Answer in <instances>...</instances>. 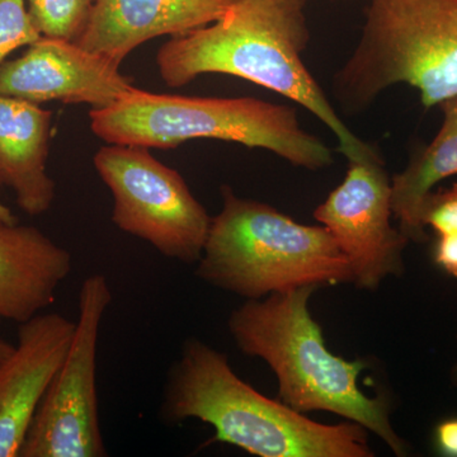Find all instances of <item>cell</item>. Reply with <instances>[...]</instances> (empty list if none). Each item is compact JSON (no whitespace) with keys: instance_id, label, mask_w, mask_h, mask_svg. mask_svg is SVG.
I'll list each match as a JSON object with an SVG mask.
<instances>
[{"instance_id":"1","label":"cell","mask_w":457,"mask_h":457,"mask_svg":"<svg viewBox=\"0 0 457 457\" xmlns=\"http://www.w3.org/2000/svg\"><path fill=\"white\" fill-rule=\"evenodd\" d=\"M309 41L303 12L278 0H237L212 25L176 36L156 55L164 83L187 86L204 74L242 78L309 111L335 134L348 162L376 154L347 128L302 59Z\"/></svg>"},{"instance_id":"2","label":"cell","mask_w":457,"mask_h":457,"mask_svg":"<svg viewBox=\"0 0 457 457\" xmlns=\"http://www.w3.org/2000/svg\"><path fill=\"white\" fill-rule=\"evenodd\" d=\"M161 416L170 425L201 420L212 427L213 441L254 456H374L359 423L321 425L262 395L234 372L227 354L197 338L183 342L168 370Z\"/></svg>"},{"instance_id":"3","label":"cell","mask_w":457,"mask_h":457,"mask_svg":"<svg viewBox=\"0 0 457 457\" xmlns=\"http://www.w3.org/2000/svg\"><path fill=\"white\" fill-rule=\"evenodd\" d=\"M318 288L303 286L246 300L231 312L228 332L243 353L269 363L284 404L303 414H338L375 433L394 453L404 456L407 444L394 431L386 403L369 398L359 387L366 363L328 350L323 330L309 312V300Z\"/></svg>"},{"instance_id":"4","label":"cell","mask_w":457,"mask_h":457,"mask_svg":"<svg viewBox=\"0 0 457 457\" xmlns=\"http://www.w3.org/2000/svg\"><path fill=\"white\" fill-rule=\"evenodd\" d=\"M96 137L116 145L170 149L212 139L260 147L306 170L329 167L332 150L303 130L296 111L251 97L158 95L135 88L106 108L90 110Z\"/></svg>"},{"instance_id":"5","label":"cell","mask_w":457,"mask_h":457,"mask_svg":"<svg viewBox=\"0 0 457 457\" xmlns=\"http://www.w3.org/2000/svg\"><path fill=\"white\" fill-rule=\"evenodd\" d=\"M221 212L212 218L201 281L258 300L303 286L352 282L350 262L326 227L293 220L275 207L221 187Z\"/></svg>"},{"instance_id":"6","label":"cell","mask_w":457,"mask_h":457,"mask_svg":"<svg viewBox=\"0 0 457 457\" xmlns=\"http://www.w3.org/2000/svg\"><path fill=\"white\" fill-rule=\"evenodd\" d=\"M407 84L426 108L457 98V0H371L356 50L336 75L343 107L360 110Z\"/></svg>"},{"instance_id":"7","label":"cell","mask_w":457,"mask_h":457,"mask_svg":"<svg viewBox=\"0 0 457 457\" xmlns=\"http://www.w3.org/2000/svg\"><path fill=\"white\" fill-rule=\"evenodd\" d=\"M96 170L113 197L112 222L168 260L197 263L212 218L179 171L143 146H102Z\"/></svg>"},{"instance_id":"8","label":"cell","mask_w":457,"mask_h":457,"mask_svg":"<svg viewBox=\"0 0 457 457\" xmlns=\"http://www.w3.org/2000/svg\"><path fill=\"white\" fill-rule=\"evenodd\" d=\"M112 303L107 278L84 279L71 347L42 399L18 457H104L99 420L97 352L102 321Z\"/></svg>"},{"instance_id":"9","label":"cell","mask_w":457,"mask_h":457,"mask_svg":"<svg viewBox=\"0 0 457 457\" xmlns=\"http://www.w3.org/2000/svg\"><path fill=\"white\" fill-rule=\"evenodd\" d=\"M392 179L380 154L348 162L345 179L314 212L350 262L352 282L374 291L404 270L408 237L393 227Z\"/></svg>"},{"instance_id":"10","label":"cell","mask_w":457,"mask_h":457,"mask_svg":"<svg viewBox=\"0 0 457 457\" xmlns=\"http://www.w3.org/2000/svg\"><path fill=\"white\" fill-rule=\"evenodd\" d=\"M137 88L120 66L78 42L42 36L0 65V96L41 104L60 101L106 108Z\"/></svg>"},{"instance_id":"11","label":"cell","mask_w":457,"mask_h":457,"mask_svg":"<svg viewBox=\"0 0 457 457\" xmlns=\"http://www.w3.org/2000/svg\"><path fill=\"white\" fill-rule=\"evenodd\" d=\"M74 330L75 320L57 312H40L18 327L17 345L0 368V457L20 456Z\"/></svg>"},{"instance_id":"12","label":"cell","mask_w":457,"mask_h":457,"mask_svg":"<svg viewBox=\"0 0 457 457\" xmlns=\"http://www.w3.org/2000/svg\"><path fill=\"white\" fill-rule=\"evenodd\" d=\"M237 0H96L78 44L121 62L132 51L161 36L185 35L212 25Z\"/></svg>"},{"instance_id":"13","label":"cell","mask_w":457,"mask_h":457,"mask_svg":"<svg viewBox=\"0 0 457 457\" xmlns=\"http://www.w3.org/2000/svg\"><path fill=\"white\" fill-rule=\"evenodd\" d=\"M71 270L73 255L40 228L0 222V327L53 305Z\"/></svg>"},{"instance_id":"14","label":"cell","mask_w":457,"mask_h":457,"mask_svg":"<svg viewBox=\"0 0 457 457\" xmlns=\"http://www.w3.org/2000/svg\"><path fill=\"white\" fill-rule=\"evenodd\" d=\"M51 137V111L0 96V183L31 216L49 212L55 200V182L46 170Z\"/></svg>"},{"instance_id":"15","label":"cell","mask_w":457,"mask_h":457,"mask_svg":"<svg viewBox=\"0 0 457 457\" xmlns=\"http://www.w3.org/2000/svg\"><path fill=\"white\" fill-rule=\"evenodd\" d=\"M441 108L444 121L435 139L392 179L393 215L402 233L416 242L427 239L422 222L426 198L441 180L457 176V98L445 102Z\"/></svg>"},{"instance_id":"16","label":"cell","mask_w":457,"mask_h":457,"mask_svg":"<svg viewBox=\"0 0 457 457\" xmlns=\"http://www.w3.org/2000/svg\"><path fill=\"white\" fill-rule=\"evenodd\" d=\"M96 0H26L38 31L46 37L78 41Z\"/></svg>"},{"instance_id":"17","label":"cell","mask_w":457,"mask_h":457,"mask_svg":"<svg viewBox=\"0 0 457 457\" xmlns=\"http://www.w3.org/2000/svg\"><path fill=\"white\" fill-rule=\"evenodd\" d=\"M42 37L27 9L26 0H0V65L20 47Z\"/></svg>"},{"instance_id":"18","label":"cell","mask_w":457,"mask_h":457,"mask_svg":"<svg viewBox=\"0 0 457 457\" xmlns=\"http://www.w3.org/2000/svg\"><path fill=\"white\" fill-rule=\"evenodd\" d=\"M425 228L431 227L437 236L457 234V183L453 187L431 192L422 209Z\"/></svg>"},{"instance_id":"19","label":"cell","mask_w":457,"mask_h":457,"mask_svg":"<svg viewBox=\"0 0 457 457\" xmlns=\"http://www.w3.org/2000/svg\"><path fill=\"white\" fill-rule=\"evenodd\" d=\"M435 261L453 278H457V234L438 236Z\"/></svg>"},{"instance_id":"20","label":"cell","mask_w":457,"mask_h":457,"mask_svg":"<svg viewBox=\"0 0 457 457\" xmlns=\"http://www.w3.org/2000/svg\"><path fill=\"white\" fill-rule=\"evenodd\" d=\"M437 444L442 453L457 456V420H446L437 428Z\"/></svg>"},{"instance_id":"21","label":"cell","mask_w":457,"mask_h":457,"mask_svg":"<svg viewBox=\"0 0 457 457\" xmlns=\"http://www.w3.org/2000/svg\"><path fill=\"white\" fill-rule=\"evenodd\" d=\"M0 222H7V224L17 222L16 216L2 200H0Z\"/></svg>"},{"instance_id":"22","label":"cell","mask_w":457,"mask_h":457,"mask_svg":"<svg viewBox=\"0 0 457 457\" xmlns=\"http://www.w3.org/2000/svg\"><path fill=\"white\" fill-rule=\"evenodd\" d=\"M14 351V345L12 343L4 341V339L0 338V368H2L3 363L5 362V360L11 356L12 352Z\"/></svg>"},{"instance_id":"23","label":"cell","mask_w":457,"mask_h":457,"mask_svg":"<svg viewBox=\"0 0 457 457\" xmlns=\"http://www.w3.org/2000/svg\"><path fill=\"white\" fill-rule=\"evenodd\" d=\"M278 2H281L286 7L293 9V11L303 12V8H305L308 0H278Z\"/></svg>"},{"instance_id":"24","label":"cell","mask_w":457,"mask_h":457,"mask_svg":"<svg viewBox=\"0 0 457 457\" xmlns=\"http://www.w3.org/2000/svg\"><path fill=\"white\" fill-rule=\"evenodd\" d=\"M453 383L457 384V363H456L455 368H453Z\"/></svg>"}]
</instances>
